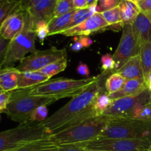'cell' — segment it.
<instances>
[{
  "instance_id": "6da1fadb",
  "label": "cell",
  "mask_w": 151,
  "mask_h": 151,
  "mask_svg": "<svg viewBox=\"0 0 151 151\" xmlns=\"http://www.w3.org/2000/svg\"><path fill=\"white\" fill-rule=\"evenodd\" d=\"M104 73L98 75L97 81L70 101L48 116L42 124L50 135L97 116L93 103L101 91L106 89Z\"/></svg>"
},
{
  "instance_id": "7a4b0ae2",
  "label": "cell",
  "mask_w": 151,
  "mask_h": 151,
  "mask_svg": "<svg viewBox=\"0 0 151 151\" xmlns=\"http://www.w3.org/2000/svg\"><path fill=\"white\" fill-rule=\"evenodd\" d=\"M110 119V116L106 115L91 118L78 125L52 134L50 137L58 146L89 142L97 139L101 135Z\"/></svg>"
},
{
  "instance_id": "3957f363",
  "label": "cell",
  "mask_w": 151,
  "mask_h": 151,
  "mask_svg": "<svg viewBox=\"0 0 151 151\" xmlns=\"http://www.w3.org/2000/svg\"><path fill=\"white\" fill-rule=\"evenodd\" d=\"M30 91L31 88H18L11 91L4 112L10 119L19 124L29 122L31 114L37 108L47 106L58 100L56 97L33 95Z\"/></svg>"
},
{
  "instance_id": "277c9868",
  "label": "cell",
  "mask_w": 151,
  "mask_h": 151,
  "mask_svg": "<svg viewBox=\"0 0 151 151\" xmlns=\"http://www.w3.org/2000/svg\"><path fill=\"white\" fill-rule=\"evenodd\" d=\"M42 122L21 123L16 128L0 132V151H13L34 141L50 137Z\"/></svg>"
},
{
  "instance_id": "5b68a950",
  "label": "cell",
  "mask_w": 151,
  "mask_h": 151,
  "mask_svg": "<svg viewBox=\"0 0 151 151\" xmlns=\"http://www.w3.org/2000/svg\"><path fill=\"white\" fill-rule=\"evenodd\" d=\"M97 139L151 140V120L134 118H111L107 126Z\"/></svg>"
},
{
  "instance_id": "8992f818",
  "label": "cell",
  "mask_w": 151,
  "mask_h": 151,
  "mask_svg": "<svg viewBox=\"0 0 151 151\" xmlns=\"http://www.w3.org/2000/svg\"><path fill=\"white\" fill-rule=\"evenodd\" d=\"M97 78L98 76L80 80L57 78L31 88L30 92L33 95L56 97L58 100L66 97L72 98L85 91Z\"/></svg>"
},
{
  "instance_id": "52a82bcc",
  "label": "cell",
  "mask_w": 151,
  "mask_h": 151,
  "mask_svg": "<svg viewBox=\"0 0 151 151\" xmlns=\"http://www.w3.org/2000/svg\"><path fill=\"white\" fill-rule=\"evenodd\" d=\"M36 34L29 19L26 10V21L24 29L21 33L10 41L5 58L1 68L13 67L17 62H20L27 53H34L35 49Z\"/></svg>"
},
{
  "instance_id": "ba28073f",
  "label": "cell",
  "mask_w": 151,
  "mask_h": 151,
  "mask_svg": "<svg viewBox=\"0 0 151 151\" xmlns=\"http://www.w3.org/2000/svg\"><path fill=\"white\" fill-rule=\"evenodd\" d=\"M84 149L107 151H151V140L103 139L83 144L74 145Z\"/></svg>"
},
{
  "instance_id": "9c48e42d",
  "label": "cell",
  "mask_w": 151,
  "mask_h": 151,
  "mask_svg": "<svg viewBox=\"0 0 151 151\" xmlns=\"http://www.w3.org/2000/svg\"><path fill=\"white\" fill-rule=\"evenodd\" d=\"M64 58H67L66 49L52 47L42 51L37 50L22 59L16 68L19 72H36Z\"/></svg>"
},
{
  "instance_id": "30bf717a",
  "label": "cell",
  "mask_w": 151,
  "mask_h": 151,
  "mask_svg": "<svg viewBox=\"0 0 151 151\" xmlns=\"http://www.w3.org/2000/svg\"><path fill=\"white\" fill-rule=\"evenodd\" d=\"M150 100V92L149 89L139 95L113 100L111 106L103 115L109 116L111 118H134L137 109Z\"/></svg>"
},
{
  "instance_id": "8fae6325",
  "label": "cell",
  "mask_w": 151,
  "mask_h": 151,
  "mask_svg": "<svg viewBox=\"0 0 151 151\" xmlns=\"http://www.w3.org/2000/svg\"><path fill=\"white\" fill-rule=\"evenodd\" d=\"M141 46L134 36L131 24H125L122 27V34L117 49L113 55L116 63L115 71L123 66L128 60L139 55Z\"/></svg>"
},
{
  "instance_id": "7c38bea8",
  "label": "cell",
  "mask_w": 151,
  "mask_h": 151,
  "mask_svg": "<svg viewBox=\"0 0 151 151\" xmlns=\"http://www.w3.org/2000/svg\"><path fill=\"white\" fill-rule=\"evenodd\" d=\"M109 29V25L103 17L101 13H95L84 22L74 27L66 29L60 32L65 36H88L97 32Z\"/></svg>"
},
{
  "instance_id": "4fadbf2b",
  "label": "cell",
  "mask_w": 151,
  "mask_h": 151,
  "mask_svg": "<svg viewBox=\"0 0 151 151\" xmlns=\"http://www.w3.org/2000/svg\"><path fill=\"white\" fill-rule=\"evenodd\" d=\"M26 10H17L6 18L0 25V34L3 38L11 41L22 32L25 26Z\"/></svg>"
},
{
  "instance_id": "5bb4252c",
  "label": "cell",
  "mask_w": 151,
  "mask_h": 151,
  "mask_svg": "<svg viewBox=\"0 0 151 151\" xmlns=\"http://www.w3.org/2000/svg\"><path fill=\"white\" fill-rule=\"evenodd\" d=\"M58 1V0H41L33 7L27 10L33 28L38 22H44L49 24L55 17Z\"/></svg>"
},
{
  "instance_id": "9a60e30c",
  "label": "cell",
  "mask_w": 151,
  "mask_h": 151,
  "mask_svg": "<svg viewBox=\"0 0 151 151\" xmlns=\"http://www.w3.org/2000/svg\"><path fill=\"white\" fill-rule=\"evenodd\" d=\"M147 89L148 87L145 78H135L126 81L122 89L113 94H109V95L112 100H116L122 97L139 95Z\"/></svg>"
},
{
  "instance_id": "2e32d148",
  "label": "cell",
  "mask_w": 151,
  "mask_h": 151,
  "mask_svg": "<svg viewBox=\"0 0 151 151\" xmlns=\"http://www.w3.org/2000/svg\"><path fill=\"white\" fill-rule=\"evenodd\" d=\"M132 29L140 46L151 42V22L142 12L133 22Z\"/></svg>"
},
{
  "instance_id": "e0dca14e",
  "label": "cell",
  "mask_w": 151,
  "mask_h": 151,
  "mask_svg": "<svg viewBox=\"0 0 151 151\" xmlns=\"http://www.w3.org/2000/svg\"><path fill=\"white\" fill-rule=\"evenodd\" d=\"M115 72L119 74L126 81L135 78H145L139 55L128 60Z\"/></svg>"
},
{
  "instance_id": "ac0fdd59",
  "label": "cell",
  "mask_w": 151,
  "mask_h": 151,
  "mask_svg": "<svg viewBox=\"0 0 151 151\" xmlns=\"http://www.w3.org/2000/svg\"><path fill=\"white\" fill-rule=\"evenodd\" d=\"M20 72L16 67L0 68V88L3 91L18 89V79Z\"/></svg>"
},
{
  "instance_id": "d6986e66",
  "label": "cell",
  "mask_w": 151,
  "mask_h": 151,
  "mask_svg": "<svg viewBox=\"0 0 151 151\" xmlns=\"http://www.w3.org/2000/svg\"><path fill=\"white\" fill-rule=\"evenodd\" d=\"M50 81L41 72H20L18 79V88H33Z\"/></svg>"
},
{
  "instance_id": "ffe728a7",
  "label": "cell",
  "mask_w": 151,
  "mask_h": 151,
  "mask_svg": "<svg viewBox=\"0 0 151 151\" xmlns=\"http://www.w3.org/2000/svg\"><path fill=\"white\" fill-rule=\"evenodd\" d=\"M118 7L119 8L121 19L123 24H132L138 15L141 13L138 4L128 0H120Z\"/></svg>"
},
{
  "instance_id": "44dd1931",
  "label": "cell",
  "mask_w": 151,
  "mask_h": 151,
  "mask_svg": "<svg viewBox=\"0 0 151 151\" xmlns=\"http://www.w3.org/2000/svg\"><path fill=\"white\" fill-rule=\"evenodd\" d=\"M75 10H72V11L66 13L64 15H62V16L53 18L48 24L49 35L60 34L62 31L64 30V29L73 16Z\"/></svg>"
},
{
  "instance_id": "7402d4cb",
  "label": "cell",
  "mask_w": 151,
  "mask_h": 151,
  "mask_svg": "<svg viewBox=\"0 0 151 151\" xmlns=\"http://www.w3.org/2000/svg\"><path fill=\"white\" fill-rule=\"evenodd\" d=\"M58 147L50 137L34 141L13 151H57Z\"/></svg>"
},
{
  "instance_id": "603a6c76",
  "label": "cell",
  "mask_w": 151,
  "mask_h": 151,
  "mask_svg": "<svg viewBox=\"0 0 151 151\" xmlns=\"http://www.w3.org/2000/svg\"><path fill=\"white\" fill-rule=\"evenodd\" d=\"M101 15L109 25V29L114 31H119L122 29L123 24L121 19L119 7L103 12Z\"/></svg>"
},
{
  "instance_id": "cb8c5ba5",
  "label": "cell",
  "mask_w": 151,
  "mask_h": 151,
  "mask_svg": "<svg viewBox=\"0 0 151 151\" xmlns=\"http://www.w3.org/2000/svg\"><path fill=\"white\" fill-rule=\"evenodd\" d=\"M96 13V6H92V7H88L86 8L83 9H78V10H75V13H74L73 16L71 19L70 22L68 24L67 26L64 29V30L70 28L74 27L77 26V25L80 24L91 17L92 15H94Z\"/></svg>"
},
{
  "instance_id": "d4e9b609",
  "label": "cell",
  "mask_w": 151,
  "mask_h": 151,
  "mask_svg": "<svg viewBox=\"0 0 151 151\" xmlns=\"http://www.w3.org/2000/svg\"><path fill=\"white\" fill-rule=\"evenodd\" d=\"M139 56L145 79L147 80L151 74V42L141 45Z\"/></svg>"
},
{
  "instance_id": "484cf974",
  "label": "cell",
  "mask_w": 151,
  "mask_h": 151,
  "mask_svg": "<svg viewBox=\"0 0 151 151\" xmlns=\"http://www.w3.org/2000/svg\"><path fill=\"white\" fill-rule=\"evenodd\" d=\"M106 89H105L101 91L93 103V109L97 116H101L104 114V113L108 110L113 101V100L109 97V93L106 91Z\"/></svg>"
},
{
  "instance_id": "4316f807",
  "label": "cell",
  "mask_w": 151,
  "mask_h": 151,
  "mask_svg": "<svg viewBox=\"0 0 151 151\" xmlns=\"http://www.w3.org/2000/svg\"><path fill=\"white\" fill-rule=\"evenodd\" d=\"M126 80L122 78L119 74L114 72L109 75L105 82V87L109 94H113L123 88Z\"/></svg>"
},
{
  "instance_id": "83f0119b",
  "label": "cell",
  "mask_w": 151,
  "mask_h": 151,
  "mask_svg": "<svg viewBox=\"0 0 151 151\" xmlns=\"http://www.w3.org/2000/svg\"><path fill=\"white\" fill-rule=\"evenodd\" d=\"M66 66H67V58H64L60 59L57 61L50 63L38 72H41L50 79L54 75L64 71Z\"/></svg>"
},
{
  "instance_id": "f1b7e54d",
  "label": "cell",
  "mask_w": 151,
  "mask_h": 151,
  "mask_svg": "<svg viewBox=\"0 0 151 151\" xmlns=\"http://www.w3.org/2000/svg\"><path fill=\"white\" fill-rule=\"evenodd\" d=\"M20 9H22L20 2L10 0H0V25L6 18Z\"/></svg>"
},
{
  "instance_id": "f546056e",
  "label": "cell",
  "mask_w": 151,
  "mask_h": 151,
  "mask_svg": "<svg viewBox=\"0 0 151 151\" xmlns=\"http://www.w3.org/2000/svg\"><path fill=\"white\" fill-rule=\"evenodd\" d=\"M76 10L74 7L73 0H58L55 11V17L62 16Z\"/></svg>"
},
{
  "instance_id": "4dcf8cb0",
  "label": "cell",
  "mask_w": 151,
  "mask_h": 151,
  "mask_svg": "<svg viewBox=\"0 0 151 151\" xmlns=\"http://www.w3.org/2000/svg\"><path fill=\"white\" fill-rule=\"evenodd\" d=\"M120 0H97L96 13H102L118 7Z\"/></svg>"
},
{
  "instance_id": "1f68e13d",
  "label": "cell",
  "mask_w": 151,
  "mask_h": 151,
  "mask_svg": "<svg viewBox=\"0 0 151 151\" xmlns=\"http://www.w3.org/2000/svg\"><path fill=\"white\" fill-rule=\"evenodd\" d=\"M134 118L142 120H151V100L137 109Z\"/></svg>"
},
{
  "instance_id": "d6a6232c",
  "label": "cell",
  "mask_w": 151,
  "mask_h": 151,
  "mask_svg": "<svg viewBox=\"0 0 151 151\" xmlns=\"http://www.w3.org/2000/svg\"><path fill=\"white\" fill-rule=\"evenodd\" d=\"M34 29L36 34V37L38 38L40 42L43 44L45 38L49 35L48 24L44 22H38L34 26Z\"/></svg>"
},
{
  "instance_id": "836d02e7",
  "label": "cell",
  "mask_w": 151,
  "mask_h": 151,
  "mask_svg": "<svg viewBox=\"0 0 151 151\" xmlns=\"http://www.w3.org/2000/svg\"><path fill=\"white\" fill-rule=\"evenodd\" d=\"M48 117V109L47 106H42L37 108L32 113L30 121L42 122Z\"/></svg>"
},
{
  "instance_id": "e575fe53",
  "label": "cell",
  "mask_w": 151,
  "mask_h": 151,
  "mask_svg": "<svg viewBox=\"0 0 151 151\" xmlns=\"http://www.w3.org/2000/svg\"><path fill=\"white\" fill-rule=\"evenodd\" d=\"M102 69L104 72H109L111 71L115 70L116 63L113 58V55L111 54L103 55L101 57Z\"/></svg>"
},
{
  "instance_id": "d590c367",
  "label": "cell",
  "mask_w": 151,
  "mask_h": 151,
  "mask_svg": "<svg viewBox=\"0 0 151 151\" xmlns=\"http://www.w3.org/2000/svg\"><path fill=\"white\" fill-rule=\"evenodd\" d=\"M93 41L88 36H81L79 39L71 45V49L74 52H78L84 47H88Z\"/></svg>"
},
{
  "instance_id": "8d00e7d4",
  "label": "cell",
  "mask_w": 151,
  "mask_h": 151,
  "mask_svg": "<svg viewBox=\"0 0 151 151\" xmlns=\"http://www.w3.org/2000/svg\"><path fill=\"white\" fill-rule=\"evenodd\" d=\"M10 41L3 38L2 35L0 34V68H1L2 66V63L4 62Z\"/></svg>"
},
{
  "instance_id": "74e56055",
  "label": "cell",
  "mask_w": 151,
  "mask_h": 151,
  "mask_svg": "<svg viewBox=\"0 0 151 151\" xmlns=\"http://www.w3.org/2000/svg\"><path fill=\"white\" fill-rule=\"evenodd\" d=\"M142 13L151 22V0H144L138 4Z\"/></svg>"
},
{
  "instance_id": "f35d334b",
  "label": "cell",
  "mask_w": 151,
  "mask_h": 151,
  "mask_svg": "<svg viewBox=\"0 0 151 151\" xmlns=\"http://www.w3.org/2000/svg\"><path fill=\"white\" fill-rule=\"evenodd\" d=\"M11 91H3L0 93V113L4 112L10 100Z\"/></svg>"
},
{
  "instance_id": "ab89813d",
  "label": "cell",
  "mask_w": 151,
  "mask_h": 151,
  "mask_svg": "<svg viewBox=\"0 0 151 151\" xmlns=\"http://www.w3.org/2000/svg\"><path fill=\"white\" fill-rule=\"evenodd\" d=\"M57 151H86L85 149L81 148L74 145H61L58 147Z\"/></svg>"
},
{
  "instance_id": "60d3db41",
  "label": "cell",
  "mask_w": 151,
  "mask_h": 151,
  "mask_svg": "<svg viewBox=\"0 0 151 151\" xmlns=\"http://www.w3.org/2000/svg\"><path fill=\"white\" fill-rule=\"evenodd\" d=\"M40 1L41 0H22V1L20 2L21 7H22V10H27L30 7H33Z\"/></svg>"
},
{
  "instance_id": "b9f144b4",
  "label": "cell",
  "mask_w": 151,
  "mask_h": 151,
  "mask_svg": "<svg viewBox=\"0 0 151 151\" xmlns=\"http://www.w3.org/2000/svg\"><path fill=\"white\" fill-rule=\"evenodd\" d=\"M77 72L81 75L84 76H88L89 75V69H88V66L86 63H81L80 65L77 67Z\"/></svg>"
},
{
  "instance_id": "7bdbcfd3",
  "label": "cell",
  "mask_w": 151,
  "mask_h": 151,
  "mask_svg": "<svg viewBox=\"0 0 151 151\" xmlns=\"http://www.w3.org/2000/svg\"><path fill=\"white\" fill-rule=\"evenodd\" d=\"M73 4L76 10L86 8L88 7L86 0H73Z\"/></svg>"
},
{
  "instance_id": "ee69618b",
  "label": "cell",
  "mask_w": 151,
  "mask_h": 151,
  "mask_svg": "<svg viewBox=\"0 0 151 151\" xmlns=\"http://www.w3.org/2000/svg\"><path fill=\"white\" fill-rule=\"evenodd\" d=\"M87 4L88 7H92V6H97V0H86Z\"/></svg>"
},
{
  "instance_id": "f6af8a7d",
  "label": "cell",
  "mask_w": 151,
  "mask_h": 151,
  "mask_svg": "<svg viewBox=\"0 0 151 151\" xmlns=\"http://www.w3.org/2000/svg\"><path fill=\"white\" fill-rule=\"evenodd\" d=\"M146 81H147V87H148V89L150 90L151 88V74L150 75V76L148 77V78L146 80Z\"/></svg>"
},
{
  "instance_id": "bcb514c9",
  "label": "cell",
  "mask_w": 151,
  "mask_h": 151,
  "mask_svg": "<svg viewBox=\"0 0 151 151\" xmlns=\"http://www.w3.org/2000/svg\"><path fill=\"white\" fill-rule=\"evenodd\" d=\"M128 1H132V2H134V3H136V4H139V0H128Z\"/></svg>"
},
{
  "instance_id": "7dc6e473",
  "label": "cell",
  "mask_w": 151,
  "mask_h": 151,
  "mask_svg": "<svg viewBox=\"0 0 151 151\" xmlns=\"http://www.w3.org/2000/svg\"><path fill=\"white\" fill-rule=\"evenodd\" d=\"M85 150L86 151H107V150H91V149H85Z\"/></svg>"
},
{
  "instance_id": "c3c4849f",
  "label": "cell",
  "mask_w": 151,
  "mask_h": 151,
  "mask_svg": "<svg viewBox=\"0 0 151 151\" xmlns=\"http://www.w3.org/2000/svg\"><path fill=\"white\" fill-rule=\"evenodd\" d=\"M10 1H17V2H21L22 0H10Z\"/></svg>"
},
{
  "instance_id": "681fc988",
  "label": "cell",
  "mask_w": 151,
  "mask_h": 151,
  "mask_svg": "<svg viewBox=\"0 0 151 151\" xmlns=\"http://www.w3.org/2000/svg\"><path fill=\"white\" fill-rule=\"evenodd\" d=\"M144 1V0H139V4L140 2H142V1Z\"/></svg>"
},
{
  "instance_id": "f907efd6",
  "label": "cell",
  "mask_w": 151,
  "mask_h": 151,
  "mask_svg": "<svg viewBox=\"0 0 151 151\" xmlns=\"http://www.w3.org/2000/svg\"><path fill=\"white\" fill-rule=\"evenodd\" d=\"M1 92H3V91L1 89V88H0V93H1Z\"/></svg>"
},
{
  "instance_id": "816d5d0a",
  "label": "cell",
  "mask_w": 151,
  "mask_h": 151,
  "mask_svg": "<svg viewBox=\"0 0 151 151\" xmlns=\"http://www.w3.org/2000/svg\"><path fill=\"white\" fill-rule=\"evenodd\" d=\"M150 100H151V88L150 89Z\"/></svg>"
},
{
  "instance_id": "f5cc1de1",
  "label": "cell",
  "mask_w": 151,
  "mask_h": 151,
  "mask_svg": "<svg viewBox=\"0 0 151 151\" xmlns=\"http://www.w3.org/2000/svg\"><path fill=\"white\" fill-rule=\"evenodd\" d=\"M0 114H1V113H0Z\"/></svg>"
}]
</instances>
